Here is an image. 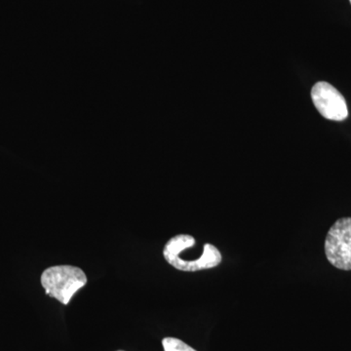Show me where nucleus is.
I'll list each match as a JSON object with an SVG mask.
<instances>
[{
	"label": "nucleus",
	"mask_w": 351,
	"mask_h": 351,
	"mask_svg": "<svg viewBox=\"0 0 351 351\" xmlns=\"http://www.w3.org/2000/svg\"><path fill=\"white\" fill-rule=\"evenodd\" d=\"M41 285L46 294L66 306L73 295L87 284V276L73 265H54L41 274Z\"/></svg>",
	"instance_id": "obj_1"
},
{
	"label": "nucleus",
	"mask_w": 351,
	"mask_h": 351,
	"mask_svg": "<svg viewBox=\"0 0 351 351\" xmlns=\"http://www.w3.org/2000/svg\"><path fill=\"white\" fill-rule=\"evenodd\" d=\"M186 252L179 246L174 239H171L163 249L166 262L181 271L195 272L214 269L221 263V254L214 245H204V253L199 257H188Z\"/></svg>",
	"instance_id": "obj_2"
},
{
	"label": "nucleus",
	"mask_w": 351,
	"mask_h": 351,
	"mask_svg": "<svg viewBox=\"0 0 351 351\" xmlns=\"http://www.w3.org/2000/svg\"><path fill=\"white\" fill-rule=\"evenodd\" d=\"M327 260L337 269L351 270V218L339 219L325 239Z\"/></svg>",
	"instance_id": "obj_3"
},
{
	"label": "nucleus",
	"mask_w": 351,
	"mask_h": 351,
	"mask_svg": "<svg viewBox=\"0 0 351 351\" xmlns=\"http://www.w3.org/2000/svg\"><path fill=\"white\" fill-rule=\"evenodd\" d=\"M311 99L316 110L324 119L343 121L348 119V110L346 99L330 83H316L311 89Z\"/></svg>",
	"instance_id": "obj_4"
},
{
	"label": "nucleus",
	"mask_w": 351,
	"mask_h": 351,
	"mask_svg": "<svg viewBox=\"0 0 351 351\" xmlns=\"http://www.w3.org/2000/svg\"><path fill=\"white\" fill-rule=\"evenodd\" d=\"M162 346L164 351H197L186 345L181 339L176 338L163 339Z\"/></svg>",
	"instance_id": "obj_5"
},
{
	"label": "nucleus",
	"mask_w": 351,
	"mask_h": 351,
	"mask_svg": "<svg viewBox=\"0 0 351 351\" xmlns=\"http://www.w3.org/2000/svg\"><path fill=\"white\" fill-rule=\"evenodd\" d=\"M117 351H124V350H117Z\"/></svg>",
	"instance_id": "obj_6"
},
{
	"label": "nucleus",
	"mask_w": 351,
	"mask_h": 351,
	"mask_svg": "<svg viewBox=\"0 0 351 351\" xmlns=\"http://www.w3.org/2000/svg\"><path fill=\"white\" fill-rule=\"evenodd\" d=\"M350 3H351V0H350Z\"/></svg>",
	"instance_id": "obj_7"
}]
</instances>
